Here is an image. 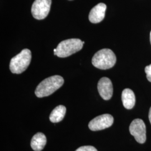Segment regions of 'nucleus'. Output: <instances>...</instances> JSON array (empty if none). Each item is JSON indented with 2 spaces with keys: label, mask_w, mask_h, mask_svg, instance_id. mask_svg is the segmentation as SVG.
Here are the masks:
<instances>
[{
  "label": "nucleus",
  "mask_w": 151,
  "mask_h": 151,
  "mask_svg": "<svg viewBox=\"0 0 151 151\" xmlns=\"http://www.w3.org/2000/svg\"><path fill=\"white\" fill-rule=\"evenodd\" d=\"M32 60V53L28 49H24L19 54L14 57L10 61V70L15 74H20L27 69Z\"/></svg>",
  "instance_id": "4"
},
{
  "label": "nucleus",
  "mask_w": 151,
  "mask_h": 151,
  "mask_svg": "<svg viewBox=\"0 0 151 151\" xmlns=\"http://www.w3.org/2000/svg\"><path fill=\"white\" fill-rule=\"evenodd\" d=\"M116 61V56L111 49H103L94 54L92 63L99 69L108 70L114 66Z\"/></svg>",
  "instance_id": "2"
},
{
  "label": "nucleus",
  "mask_w": 151,
  "mask_h": 151,
  "mask_svg": "<svg viewBox=\"0 0 151 151\" xmlns=\"http://www.w3.org/2000/svg\"><path fill=\"white\" fill-rule=\"evenodd\" d=\"M114 123V118L110 114H105L99 115L91 120L88 128L92 131H98L105 129L111 127Z\"/></svg>",
  "instance_id": "7"
},
{
  "label": "nucleus",
  "mask_w": 151,
  "mask_h": 151,
  "mask_svg": "<svg viewBox=\"0 0 151 151\" xmlns=\"http://www.w3.org/2000/svg\"><path fill=\"white\" fill-rule=\"evenodd\" d=\"M85 43L79 39H70L61 42L56 48L54 54L60 58H65L80 51Z\"/></svg>",
  "instance_id": "3"
},
{
  "label": "nucleus",
  "mask_w": 151,
  "mask_h": 151,
  "mask_svg": "<svg viewBox=\"0 0 151 151\" xmlns=\"http://www.w3.org/2000/svg\"><path fill=\"white\" fill-rule=\"evenodd\" d=\"M122 100L124 108L127 109H132L135 105V95L129 88H125L122 92Z\"/></svg>",
  "instance_id": "10"
},
{
  "label": "nucleus",
  "mask_w": 151,
  "mask_h": 151,
  "mask_svg": "<svg viewBox=\"0 0 151 151\" xmlns=\"http://www.w3.org/2000/svg\"><path fill=\"white\" fill-rule=\"evenodd\" d=\"M98 91L105 100H110L113 93V87L111 80L108 77L101 78L97 84Z\"/></svg>",
  "instance_id": "8"
},
{
  "label": "nucleus",
  "mask_w": 151,
  "mask_h": 151,
  "mask_svg": "<svg viewBox=\"0 0 151 151\" xmlns=\"http://www.w3.org/2000/svg\"><path fill=\"white\" fill-rule=\"evenodd\" d=\"M66 113V108L63 105H59L54 108L50 114L49 119L53 123H58L62 121Z\"/></svg>",
  "instance_id": "12"
},
{
  "label": "nucleus",
  "mask_w": 151,
  "mask_h": 151,
  "mask_svg": "<svg viewBox=\"0 0 151 151\" xmlns=\"http://www.w3.org/2000/svg\"><path fill=\"white\" fill-rule=\"evenodd\" d=\"M52 0H35L32 4V14L35 19L42 20L48 16Z\"/></svg>",
  "instance_id": "5"
},
{
  "label": "nucleus",
  "mask_w": 151,
  "mask_h": 151,
  "mask_svg": "<svg viewBox=\"0 0 151 151\" xmlns=\"http://www.w3.org/2000/svg\"><path fill=\"white\" fill-rule=\"evenodd\" d=\"M150 42H151V32H150Z\"/></svg>",
  "instance_id": "16"
},
{
  "label": "nucleus",
  "mask_w": 151,
  "mask_h": 151,
  "mask_svg": "<svg viewBox=\"0 0 151 151\" xmlns=\"http://www.w3.org/2000/svg\"><path fill=\"white\" fill-rule=\"evenodd\" d=\"M76 151H97V150L93 146H85L80 147Z\"/></svg>",
  "instance_id": "13"
},
{
  "label": "nucleus",
  "mask_w": 151,
  "mask_h": 151,
  "mask_svg": "<svg viewBox=\"0 0 151 151\" xmlns=\"http://www.w3.org/2000/svg\"><path fill=\"white\" fill-rule=\"evenodd\" d=\"M106 5L104 3H100L93 7L89 14L88 19L90 22L97 24L102 22L105 17Z\"/></svg>",
  "instance_id": "9"
},
{
  "label": "nucleus",
  "mask_w": 151,
  "mask_h": 151,
  "mask_svg": "<svg viewBox=\"0 0 151 151\" xmlns=\"http://www.w3.org/2000/svg\"><path fill=\"white\" fill-rule=\"evenodd\" d=\"M47 143V138L43 133L39 132L32 137L30 145L34 151H41Z\"/></svg>",
  "instance_id": "11"
},
{
  "label": "nucleus",
  "mask_w": 151,
  "mask_h": 151,
  "mask_svg": "<svg viewBox=\"0 0 151 151\" xmlns=\"http://www.w3.org/2000/svg\"><path fill=\"white\" fill-rule=\"evenodd\" d=\"M148 118H149V120H150V122L151 123V107L150 109V111H149V115H148Z\"/></svg>",
  "instance_id": "15"
},
{
  "label": "nucleus",
  "mask_w": 151,
  "mask_h": 151,
  "mask_svg": "<svg viewBox=\"0 0 151 151\" xmlns=\"http://www.w3.org/2000/svg\"><path fill=\"white\" fill-rule=\"evenodd\" d=\"M129 132L139 143L143 144L146 142V125L143 120L135 119L133 120L130 125Z\"/></svg>",
  "instance_id": "6"
},
{
  "label": "nucleus",
  "mask_w": 151,
  "mask_h": 151,
  "mask_svg": "<svg viewBox=\"0 0 151 151\" xmlns=\"http://www.w3.org/2000/svg\"><path fill=\"white\" fill-rule=\"evenodd\" d=\"M145 72L148 80L151 82V64L146 66L145 68Z\"/></svg>",
  "instance_id": "14"
},
{
  "label": "nucleus",
  "mask_w": 151,
  "mask_h": 151,
  "mask_svg": "<svg viewBox=\"0 0 151 151\" xmlns=\"http://www.w3.org/2000/svg\"><path fill=\"white\" fill-rule=\"evenodd\" d=\"M64 83L63 78L59 75L49 77L42 81L37 87L35 93L38 97H46L52 95Z\"/></svg>",
  "instance_id": "1"
}]
</instances>
